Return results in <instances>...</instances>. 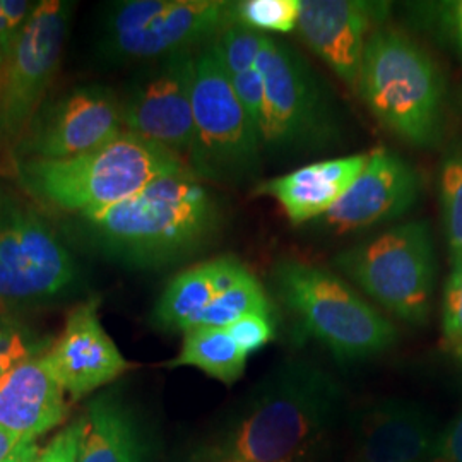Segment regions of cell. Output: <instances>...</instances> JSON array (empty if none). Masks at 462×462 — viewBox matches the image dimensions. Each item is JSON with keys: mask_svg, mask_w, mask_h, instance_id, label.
Wrapping results in <instances>:
<instances>
[{"mask_svg": "<svg viewBox=\"0 0 462 462\" xmlns=\"http://www.w3.org/2000/svg\"><path fill=\"white\" fill-rule=\"evenodd\" d=\"M93 247L108 261L156 271L198 255L215 242L223 209L192 171L168 175L110 208L79 215Z\"/></svg>", "mask_w": 462, "mask_h": 462, "instance_id": "obj_1", "label": "cell"}, {"mask_svg": "<svg viewBox=\"0 0 462 462\" xmlns=\"http://www.w3.org/2000/svg\"><path fill=\"white\" fill-rule=\"evenodd\" d=\"M198 50L154 60L120 98L125 133L170 151L187 163L192 137V88Z\"/></svg>", "mask_w": 462, "mask_h": 462, "instance_id": "obj_12", "label": "cell"}, {"mask_svg": "<svg viewBox=\"0 0 462 462\" xmlns=\"http://www.w3.org/2000/svg\"><path fill=\"white\" fill-rule=\"evenodd\" d=\"M421 183L413 166L393 149L375 148L358 179L329 211L315 219L319 230L345 235L406 215L420 198Z\"/></svg>", "mask_w": 462, "mask_h": 462, "instance_id": "obj_14", "label": "cell"}, {"mask_svg": "<svg viewBox=\"0 0 462 462\" xmlns=\"http://www.w3.org/2000/svg\"><path fill=\"white\" fill-rule=\"evenodd\" d=\"M230 81L236 97L242 101L252 124L255 125V129L261 135L263 116H264V79L259 67L231 76Z\"/></svg>", "mask_w": 462, "mask_h": 462, "instance_id": "obj_33", "label": "cell"}, {"mask_svg": "<svg viewBox=\"0 0 462 462\" xmlns=\"http://www.w3.org/2000/svg\"><path fill=\"white\" fill-rule=\"evenodd\" d=\"M356 93L372 116L416 148L444 133V79L429 51L396 28L380 26L365 49Z\"/></svg>", "mask_w": 462, "mask_h": 462, "instance_id": "obj_4", "label": "cell"}, {"mask_svg": "<svg viewBox=\"0 0 462 462\" xmlns=\"http://www.w3.org/2000/svg\"><path fill=\"white\" fill-rule=\"evenodd\" d=\"M45 349L47 345L38 341L24 324L13 315L0 314V379Z\"/></svg>", "mask_w": 462, "mask_h": 462, "instance_id": "obj_27", "label": "cell"}, {"mask_svg": "<svg viewBox=\"0 0 462 462\" xmlns=\"http://www.w3.org/2000/svg\"><path fill=\"white\" fill-rule=\"evenodd\" d=\"M88 430V416L83 414L60 430L49 446L40 448L36 446L26 462H78L79 450L83 446L84 435Z\"/></svg>", "mask_w": 462, "mask_h": 462, "instance_id": "obj_28", "label": "cell"}, {"mask_svg": "<svg viewBox=\"0 0 462 462\" xmlns=\"http://www.w3.org/2000/svg\"><path fill=\"white\" fill-rule=\"evenodd\" d=\"M301 0H240L235 2V23L259 33L295 32Z\"/></svg>", "mask_w": 462, "mask_h": 462, "instance_id": "obj_25", "label": "cell"}, {"mask_svg": "<svg viewBox=\"0 0 462 462\" xmlns=\"http://www.w3.org/2000/svg\"><path fill=\"white\" fill-rule=\"evenodd\" d=\"M442 329L447 345L454 351L462 347V261L452 264L444 290Z\"/></svg>", "mask_w": 462, "mask_h": 462, "instance_id": "obj_30", "label": "cell"}, {"mask_svg": "<svg viewBox=\"0 0 462 462\" xmlns=\"http://www.w3.org/2000/svg\"><path fill=\"white\" fill-rule=\"evenodd\" d=\"M194 137L187 165L202 182L242 185L263 168V141L213 42L196 53L192 88Z\"/></svg>", "mask_w": 462, "mask_h": 462, "instance_id": "obj_6", "label": "cell"}, {"mask_svg": "<svg viewBox=\"0 0 462 462\" xmlns=\"http://www.w3.org/2000/svg\"><path fill=\"white\" fill-rule=\"evenodd\" d=\"M343 387L305 358H288L259 380L215 448L216 462H286L310 456L329 433Z\"/></svg>", "mask_w": 462, "mask_h": 462, "instance_id": "obj_2", "label": "cell"}, {"mask_svg": "<svg viewBox=\"0 0 462 462\" xmlns=\"http://www.w3.org/2000/svg\"><path fill=\"white\" fill-rule=\"evenodd\" d=\"M456 353H457V356H459V358H461V362H462V347H461V349H459V351H456Z\"/></svg>", "mask_w": 462, "mask_h": 462, "instance_id": "obj_39", "label": "cell"}, {"mask_svg": "<svg viewBox=\"0 0 462 462\" xmlns=\"http://www.w3.org/2000/svg\"><path fill=\"white\" fill-rule=\"evenodd\" d=\"M0 86H2V70H0Z\"/></svg>", "mask_w": 462, "mask_h": 462, "instance_id": "obj_40", "label": "cell"}, {"mask_svg": "<svg viewBox=\"0 0 462 462\" xmlns=\"http://www.w3.org/2000/svg\"><path fill=\"white\" fill-rule=\"evenodd\" d=\"M23 440H28V439H21V437H17L16 433H11L0 427V462L5 461Z\"/></svg>", "mask_w": 462, "mask_h": 462, "instance_id": "obj_35", "label": "cell"}, {"mask_svg": "<svg viewBox=\"0 0 462 462\" xmlns=\"http://www.w3.org/2000/svg\"><path fill=\"white\" fill-rule=\"evenodd\" d=\"M43 353L0 379V427L28 440L59 427L67 416L66 391L50 372Z\"/></svg>", "mask_w": 462, "mask_h": 462, "instance_id": "obj_18", "label": "cell"}, {"mask_svg": "<svg viewBox=\"0 0 462 462\" xmlns=\"http://www.w3.org/2000/svg\"><path fill=\"white\" fill-rule=\"evenodd\" d=\"M257 67L264 79L263 149L293 156L328 148L336 135L329 93L314 69L288 43L264 34Z\"/></svg>", "mask_w": 462, "mask_h": 462, "instance_id": "obj_8", "label": "cell"}, {"mask_svg": "<svg viewBox=\"0 0 462 462\" xmlns=\"http://www.w3.org/2000/svg\"><path fill=\"white\" fill-rule=\"evenodd\" d=\"M247 358L228 330L194 328L183 332L182 349L166 366H194L213 379L233 385L242 379Z\"/></svg>", "mask_w": 462, "mask_h": 462, "instance_id": "obj_22", "label": "cell"}, {"mask_svg": "<svg viewBox=\"0 0 462 462\" xmlns=\"http://www.w3.org/2000/svg\"><path fill=\"white\" fill-rule=\"evenodd\" d=\"M225 329L247 356L267 346L276 336L274 317L271 315H245Z\"/></svg>", "mask_w": 462, "mask_h": 462, "instance_id": "obj_31", "label": "cell"}, {"mask_svg": "<svg viewBox=\"0 0 462 462\" xmlns=\"http://www.w3.org/2000/svg\"><path fill=\"white\" fill-rule=\"evenodd\" d=\"M187 462H202V461H199V459H192V461H187Z\"/></svg>", "mask_w": 462, "mask_h": 462, "instance_id": "obj_41", "label": "cell"}, {"mask_svg": "<svg viewBox=\"0 0 462 462\" xmlns=\"http://www.w3.org/2000/svg\"><path fill=\"white\" fill-rule=\"evenodd\" d=\"M125 133L120 98L103 86H83L45 103L13 149L14 163L62 162Z\"/></svg>", "mask_w": 462, "mask_h": 462, "instance_id": "obj_13", "label": "cell"}, {"mask_svg": "<svg viewBox=\"0 0 462 462\" xmlns=\"http://www.w3.org/2000/svg\"><path fill=\"white\" fill-rule=\"evenodd\" d=\"M98 309V298L76 305L59 337L43 353L50 372L72 399L108 385L131 366L103 329Z\"/></svg>", "mask_w": 462, "mask_h": 462, "instance_id": "obj_16", "label": "cell"}, {"mask_svg": "<svg viewBox=\"0 0 462 462\" xmlns=\"http://www.w3.org/2000/svg\"><path fill=\"white\" fill-rule=\"evenodd\" d=\"M36 4L28 0H0V53L7 60L16 47Z\"/></svg>", "mask_w": 462, "mask_h": 462, "instance_id": "obj_32", "label": "cell"}, {"mask_svg": "<svg viewBox=\"0 0 462 462\" xmlns=\"http://www.w3.org/2000/svg\"><path fill=\"white\" fill-rule=\"evenodd\" d=\"M389 5L362 0H301L297 32L303 43L356 91L365 49Z\"/></svg>", "mask_w": 462, "mask_h": 462, "instance_id": "obj_15", "label": "cell"}, {"mask_svg": "<svg viewBox=\"0 0 462 462\" xmlns=\"http://www.w3.org/2000/svg\"><path fill=\"white\" fill-rule=\"evenodd\" d=\"M187 171L192 170L179 156L131 133L70 160L14 163L17 183L28 198L78 216L124 202L163 177Z\"/></svg>", "mask_w": 462, "mask_h": 462, "instance_id": "obj_3", "label": "cell"}, {"mask_svg": "<svg viewBox=\"0 0 462 462\" xmlns=\"http://www.w3.org/2000/svg\"><path fill=\"white\" fill-rule=\"evenodd\" d=\"M247 269L233 255L216 257L185 269L166 284L152 309L151 324L165 332L192 329L199 315Z\"/></svg>", "mask_w": 462, "mask_h": 462, "instance_id": "obj_20", "label": "cell"}, {"mask_svg": "<svg viewBox=\"0 0 462 462\" xmlns=\"http://www.w3.org/2000/svg\"><path fill=\"white\" fill-rule=\"evenodd\" d=\"M235 24L228 0H124L112 9L105 50L120 60H160L202 49Z\"/></svg>", "mask_w": 462, "mask_h": 462, "instance_id": "obj_9", "label": "cell"}, {"mask_svg": "<svg viewBox=\"0 0 462 462\" xmlns=\"http://www.w3.org/2000/svg\"><path fill=\"white\" fill-rule=\"evenodd\" d=\"M70 4L42 0L2 67L0 146L16 148L40 108L60 66Z\"/></svg>", "mask_w": 462, "mask_h": 462, "instance_id": "obj_11", "label": "cell"}, {"mask_svg": "<svg viewBox=\"0 0 462 462\" xmlns=\"http://www.w3.org/2000/svg\"><path fill=\"white\" fill-rule=\"evenodd\" d=\"M88 430L78 462H144L146 442L133 411L114 394L88 406Z\"/></svg>", "mask_w": 462, "mask_h": 462, "instance_id": "obj_21", "label": "cell"}, {"mask_svg": "<svg viewBox=\"0 0 462 462\" xmlns=\"http://www.w3.org/2000/svg\"><path fill=\"white\" fill-rule=\"evenodd\" d=\"M78 280V264L32 202L0 192V303L55 298Z\"/></svg>", "mask_w": 462, "mask_h": 462, "instance_id": "obj_10", "label": "cell"}, {"mask_svg": "<svg viewBox=\"0 0 462 462\" xmlns=\"http://www.w3.org/2000/svg\"><path fill=\"white\" fill-rule=\"evenodd\" d=\"M421 11L431 30L462 60V0L430 2Z\"/></svg>", "mask_w": 462, "mask_h": 462, "instance_id": "obj_29", "label": "cell"}, {"mask_svg": "<svg viewBox=\"0 0 462 462\" xmlns=\"http://www.w3.org/2000/svg\"><path fill=\"white\" fill-rule=\"evenodd\" d=\"M271 281L286 309L339 362H362L385 353L397 329L347 282L320 265L284 259Z\"/></svg>", "mask_w": 462, "mask_h": 462, "instance_id": "obj_5", "label": "cell"}, {"mask_svg": "<svg viewBox=\"0 0 462 462\" xmlns=\"http://www.w3.org/2000/svg\"><path fill=\"white\" fill-rule=\"evenodd\" d=\"M440 206L450 264L462 261V144L447 152L439 175Z\"/></svg>", "mask_w": 462, "mask_h": 462, "instance_id": "obj_24", "label": "cell"}, {"mask_svg": "<svg viewBox=\"0 0 462 462\" xmlns=\"http://www.w3.org/2000/svg\"><path fill=\"white\" fill-rule=\"evenodd\" d=\"M4 64H5V60H4V57H2V53H0V70H2Z\"/></svg>", "mask_w": 462, "mask_h": 462, "instance_id": "obj_38", "label": "cell"}, {"mask_svg": "<svg viewBox=\"0 0 462 462\" xmlns=\"http://www.w3.org/2000/svg\"><path fill=\"white\" fill-rule=\"evenodd\" d=\"M368 152L332 158L301 166L286 175L259 183L255 196L278 200L293 225H303L326 215L358 179Z\"/></svg>", "mask_w": 462, "mask_h": 462, "instance_id": "obj_19", "label": "cell"}, {"mask_svg": "<svg viewBox=\"0 0 462 462\" xmlns=\"http://www.w3.org/2000/svg\"><path fill=\"white\" fill-rule=\"evenodd\" d=\"M250 314L274 317V307L267 297L261 281L247 269L223 293H219L202 314L199 315L194 328L225 329L235 320Z\"/></svg>", "mask_w": 462, "mask_h": 462, "instance_id": "obj_23", "label": "cell"}, {"mask_svg": "<svg viewBox=\"0 0 462 462\" xmlns=\"http://www.w3.org/2000/svg\"><path fill=\"white\" fill-rule=\"evenodd\" d=\"M38 446L36 440H23L16 450L5 459L4 462H26V459L30 457V454L33 452L34 447Z\"/></svg>", "mask_w": 462, "mask_h": 462, "instance_id": "obj_36", "label": "cell"}, {"mask_svg": "<svg viewBox=\"0 0 462 462\" xmlns=\"http://www.w3.org/2000/svg\"><path fill=\"white\" fill-rule=\"evenodd\" d=\"M349 462H431L439 442L425 410L402 399H383L353 418Z\"/></svg>", "mask_w": 462, "mask_h": 462, "instance_id": "obj_17", "label": "cell"}, {"mask_svg": "<svg viewBox=\"0 0 462 462\" xmlns=\"http://www.w3.org/2000/svg\"><path fill=\"white\" fill-rule=\"evenodd\" d=\"M431 462H462V413L439 435Z\"/></svg>", "mask_w": 462, "mask_h": 462, "instance_id": "obj_34", "label": "cell"}, {"mask_svg": "<svg viewBox=\"0 0 462 462\" xmlns=\"http://www.w3.org/2000/svg\"><path fill=\"white\" fill-rule=\"evenodd\" d=\"M263 40L264 33L235 23L213 40V47L231 78L257 67Z\"/></svg>", "mask_w": 462, "mask_h": 462, "instance_id": "obj_26", "label": "cell"}, {"mask_svg": "<svg viewBox=\"0 0 462 462\" xmlns=\"http://www.w3.org/2000/svg\"><path fill=\"white\" fill-rule=\"evenodd\" d=\"M286 462H314V459H310V456H303V457H298V459H293V461Z\"/></svg>", "mask_w": 462, "mask_h": 462, "instance_id": "obj_37", "label": "cell"}, {"mask_svg": "<svg viewBox=\"0 0 462 462\" xmlns=\"http://www.w3.org/2000/svg\"><path fill=\"white\" fill-rule=\"evenodd\" d=\"M336 267L399 320L421 326L435 290V247L429 221H408L346 248Z\"/></svg>", "mask_w": 462, "mask_h": 462, "instance_id": "obj_7", "label": "cell"}]
</instances>
